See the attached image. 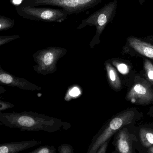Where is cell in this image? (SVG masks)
Wrapping results in <instances>:
<instances>
[{
    "mask_svg": "<svg viewBox=\"0 0 153 153\" xmlns=\"http://www.w3.org/2000/svg\"><path fill=\"white\" fill-rule=\"evenodd\" d=\"M0 124L21 131H43L49 133L68 130L71 127L68 122L32 111L0 112Z\"/></svg>",
    "mask_w": 153,
    "mask_h": 153,
    "instance_id": "1",
    "label": "cell"
},
{
    "mask_svg": "<svg viewBox=\"0 0 153 153\" xmlns=\"http://www.w3.org/2000/svg\"><path fill=\"white\" fill-rule=\"evenodd\" d=\"M135 117L133 110H126L119 113L108 121L93 137L86 153H96L104 143L111 140L117 132L132 123Z\"/></svg>",
    "mask_w": 153,
    "mask_h": 153,
    "instance_id": "2",
    "label": "cell"
},
{
    "mask_svg": "<svg viewBox=\"0 0 153 153\" xmlns=\"http://www.w3.org/2000/svg\"><path fill=\"white\" fill-rule=\"evenodd\" d=\"M117 7V0L105 4L102 8L82 20L77 27L78 29H82L88 26H94L96 27V33L90 43L91 48L100 43V37L107 25L113 20L116 15Z\"/></svg>",
    "mask_w": 153,
    "mask_h": 153,
    "instance_id": "3",
    "label": "cell"
},
{
    "mask_svg": "<svg viewBox=\"0 0 153 153\" xmlns=\"http://www.w3.org/2000/svg\"><path fill=\"white\" fill-rule=\"evenodd\" d=\"M102 0H22L24 6H56L63 9L68 15L77 14L95 7Z\"/></svg>",
    "mask_w": 153,
    "mask_h": 153,
    "instance_id": "4",
    "label": "cell"
},
{
    "mask_svg": "<svg viewBox=\"0 0 153 153\" xmlns=\"http://www.w3.org/2000/svg\"><path fill=\"white\" fill-rule=\"evenodd\" d=\"M15 8L18 14L22 18L37 21L61 23L67 19L68 15L62 9L24 6L21 4Z\"/></svg>",
    "mask_w": 153,
    "mask_h": 153,
    "instance_id": "5",
    "label": "cell"
},
{
    "mask_svg": "<svg viewBox=\"0 0 153 153\" xmlns=\"http://www.w3.org/2000/svg\"><path fill=\"white\" fill-rule=\"evenodd\" d=\"M67 53L65 48L51 47L39 50L33 55L36 65L33 67L34 71L43 75L54 73L56 71L58 60Z\"/></svg>",
    "mask_w": 153,
    "mask_h": 153,
    "instance_id": "6",
    "label": "cell"
},
{
    "mask_svg": "<svg viewBox=\"0 0 153 153\" xmlns=\"http://www.w3.org/2000/svg\"><path fill=\"white\" fill-rule=\"evenodd\" d=\"M126 99L134 103L147 104L153 101V91L144 83L135 84L130 89Z\"/></svg>",
    "mask_w": 153,
    "mask_h": 153,
    "instance_id": "7",
    "label": "cell"
},
{
    "mask_svg": "<svg viewBox=\"0 0 153 153\" xmlns=\"http://www.w3.org/2000/svg\"><path fill=\"white\" fill-rule=\"evenodd\" d=\"M0 85L16 87L23 90L36 91L41 90V87L29 82L22 77H18L4 71L0 65Z\"/></svg>",
    "mask_w": 153,
    "mask_h": 153,
    "instance_id": "8",
    "label": "cell"
},
{
    "mask_svg": "<svg viewBox=\"0 0 153 153\" xmlns=\"http://www.w3.org/2000/svg\"><path fill=\"white\" fill-rule=\"evenodd\" d=\"M112 145L115 151L111 153H133V141L134 138L127 128L123 127L113 136Z\"/></svg>",
    "mask_w": 153,
    "mask_h": 153,
    "instance_id": "9",
    "label": "cell"
},
{
    "mask_svg": "<svg viewBox=\"0 0 153 153\" xmlns=\"http://www.w3.org/2000/svg\"><path fill=\"white\" fill-rule=\"evenodd\" d=\"M41 143L40 141L34 140L4 143L0 144V153H18Z\"/></svg>",
    "mask_w": 153,
    "mask_h": 153,
    "instance_id": "10",
    "label": "cell"
},
{
    "mask_svg": "<svg viewBox=\"0 0 153 153\" xmlns=\"http://www.w3.org/2000/svg\"><path fill=\"white\" fill-rule=\"evenodd\" d=\"M127 40L129 45L135 51L153 60V45L134 37H129Z\"/></svg>",
    "mask_w": 153,
    "mask_h": 153,
    "instance_id": "11",
    "label": "cell"
},
{
    "mask_svg": "<svg viewBox=\"0 0 153 153\" xmlns=\"http://www.w3.org/2000/svg\"><path fill=\"white\" fill-rule=\"evenodd\" d=\"M105 65L111 86L116 91L120 90L121 88V82L116 69L109 63L106 62Z\"/></svg>",
    "mask_w": 153,
    "mask_h": 153,
    "instance_id": "12",
    "label": "cell"
},
{
    "mask_svg": "<svg viewBox=\"0 0 153 153\" xmlns=\"http://www.w3.org/2000/svg\"><path fill=\"white\" fill-rule=\"evenodd\" d=\"M140 138L145 147H151L153 145V132L150 129L142 128L140 131Z\"/></svg>",
    "mask_w": 153,
    "mask_h": 153,
    "instance_id": "13",
    "label": "cell"
},
{
    "mask_svg": "<svg viewBox=\"0 0 153 153\" xmlns=\"http://www.w3.org/2000/svg\"><path fill=\"white\" fill-rule=\"evenodd\" d=\"M14 20L6 16H0V31L12 28L15 25Z\"/></svg>",
    "mask_w": 153,
    "mask_h": 153,
    "instance_id": "14",
    "label": "cell"
},
{
    "mask_svg": "<svg viewBox=\"0 0 153 153\" xmlns=\"http://www.w3.org/2000/svg\"><path fill=\"white\" fill-rule=\"evenodd\" d=\"M56 150L53 146H40L34 151L27 153H56Z\"/></svg>",
    "mask_w": 153,
    "mask_h": 153,
    "instance_id": "15",
    "label": "cell"
},
{
    "mask_svg": "<svg viewBox=\"0 0 153 153\" xmlns=\"http://www.w3.org/2000/svg\"><path fill=\"white\" fill-rule=\"evenodd\" d=\"M144 67L148 79L150 81H153V65L149 60H146Z\"/></svg>",
    "mask_w": 153,
    "mask_h": 153,
    "instance_id": "16",
    "label": "cell"
},
{
    "mask_svg": "<svg viewBox=\"0 0 153 153\" xmlns=\"http://www.w3.org/2000/svg\"><path fill=\"white\" fill-rule=\"evenodd\" d=\"M19 35H9V36H0V46L6 45L8 43L14 41L19 38Z\"/></svg>",
    "mask_w": 153,
    "mask_h": 153,
    "instance_id": "17",
    "label": "cell"
},
{
    "mask_svg": "<svg viewBox=\"0 0 153 153\" xmlns=\"http://www.w3.org/2000/svg\"><path fill=\"white\" fill-rule=\"evenodd\" d=\"M113 64L114 65L117 67L119 72L121 74L126 75L129 73V68L126 64L123 63L116 62L113 63Z\"/></svg>",
    "mask_w": 153,
    "mask_h": 153,
    "instance_id": "18",
    "label": "cell"
},
{
    "mask_svg": "<svg viewBox=\"0 0 153 153\" xmlns=\"http://www.w3.org/2000/svg\"><path fill=\"white\" fill-rule=\"evenodd\" d=\"M59 153H74L73 147L68 144H62L58 147Z\"/></svg>",
    "mask_w": 153,
    "mask_h": 153,
    "instance_id": "19",
    "label": "cell"
},
{
    "mask_svg": "<svg viewBox=\"0 0 153 153\" xmlns=\"http://www.w3.org/2000/svg\"><path fill=\"white\" fill-rule=\"evenodd\" d=\"M80 94V91L79 89L76 87H74L68 92L67 95L65 97V100H69L74 97H76L79 95Z\"/></svg>",
    "mask_w": 153,
    "mask_h": 153,
    "instance_id": "20",
    "label": "cell"
},
{
    "mask_svg": "<svg viewBox=\"0 0 153 153\" xmlns=\"http://www.w3.org/2000/svg\"><path fill=\"white\" fill-rule=\"evenodd\" d=\"M15 105L13 103L1 100L0 99V112H2V111L6 110L12 108Z\"/></svg>",
    "mask_w": 153,
    "mask_h": 153,
    "instance_id": "21",
    "label": "cell"
},
{
    "mask_svg": "<svg viewBox=\"0 0 153 153\" xmlns=\"http://www.w3.org/2000/svg\"><path fill=\"white\" fill-rule=\"evenodd\" d=\"M110 141V140L107 141L106 143H104L102 145L101 147L99 148L96 153H106L107 149H108V147Z\"/></svg>",
    "mask_w": 153,
    "mask_h": 153,
    "instance_id": "22",
    "label": "cell"
},
{
    "mask_svg": "<svg viewBox=\"0 0 153 153\" xmlns=\"http://www.w3.org/2000/svg\"><path fill=\"white\" fill-rule=\"evenodd\" d=\"M5 91H6V90L3 86L0 85V98H1V94L5 92Z\"/></svg>",
    "mask_w": 153,
    "mask_h": 153,
    "instance_id": "23",
    "label": "cell"
},
{
    "mask_svg": "<svg viewBox=\"0 0 153 153\" xmlns=\"http://www.w3.org/2000/svg\"><path fill=\"white\" fill-rule=\"evenodd\" d=\"M148 153H153V146H151V148L149 149Z\"/></svg>",
    "mask_w": 153,
    "mask_h": 153,
    "instance_id": "24",
    "label": "cell"
},
{
    "mask_svg": "<svg viewBox=\"0 0 153 153\" xmlns=\"http://www.w3.org/2000/svg\"><path fill=\"white\" fill-rule=\"evenodd\" d=\"M139 1V3H140V4H142L144 2L146 1V0H138Z\"/></svg>",
    "mask_w": 153,
    "mask_h": 153,
    "instance_id": "25",
    "label": "cell"
},
{
    "mask_svg": "<svg viewBox=\"0 0 153 153\" xmlns=\"http://www.w3.org/2000/svg\"><path fill=\"white\" fill-rule=\"evenodd\" d=\"M149 39H151V40L153 42V36L150 37H149Z\"/></svg>",
    "mask_w": 153,
    "mask_h": 153,
    "instance_id": "26",
    "label": "cell"
}]
</instances>
